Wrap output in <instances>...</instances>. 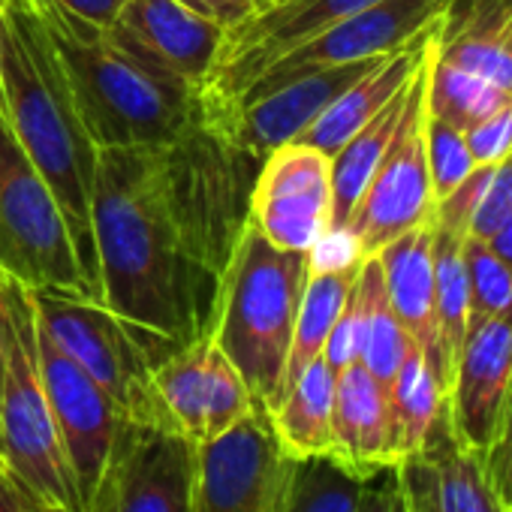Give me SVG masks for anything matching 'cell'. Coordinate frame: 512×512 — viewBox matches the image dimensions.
<instances>
[{
  "mask_svg": "<svg viewBox=\"0 0 512 512\" xmlns=\"http://www.w3.org/2000/svg\"><path fill=\"white\" fill-rule=\"evenodd\" d=\"M383 269L389 305L404 326L413 347L428 359L440 383L449 389V359L440 344L437 308H434V223L416 226L380 253H374Z\"/></svg>",
  "mask_w": 512,
  "mask_h": 512,
  "instance_id": "obj_21",
  "label": "cell"
},
{
  "mask_svg": "<svg viewBox=\"0 0 512 512\" xmlns=\"http://www.w3.org/2000/svg\"><path fill=\"white\" fill-rule=\"evenodd\" d=\"M160 148H100L91 199L100 299L121 320L187 347L214 329L220 278L178 235Z\"/></svg>",
  "mask_w": 512,
  "mask_h": 512,
  "instance_id": "obj_1",
  "label": "cell"
},
{
  "mask_svg": "<svg viewBox=\"0 0 512 512\" xmlns=\"http://www.w3.org/2000/svg\"><path fill=\"white\" fill-rule=\"evenodd\" d=\"M392 416V458L395 464L422 449L434 425L446 416V386L428 365V359L410 347L398 374L386 386Z\"/></svg>",
  "mask_w": 512,
  "mask_h": 512,
  "instance_id": "obj_28",
  "label": "cell"
},
{
  "mask_svg": "<svg viewBox=\"0 0 512 512\" xmlns=\"http://www.w3.org/2000/svg\"><path fill=\"white\" fill-rule=\"evenodd\" d=\"M434 308L440 344L452 368L470 326V284L461 253V235L440 226H434Z\"/></svg>",
  "mask_w": 512,
  "mask_h": 512,
  "instance_id": "obj_33",
  "label": "cell"
},
{
  "mask_svg": "<svg viewBox=\"0 0 512 512\" xmlns=\"http://www.w3.org/2000/svg\"><path fill=\"white\" fill-rule=\"evenodd\" d=\"M512 380V317H470L455 353L446 419L461 446L485 455Z\"/></svg>",
  "mask_w": 512,
  "mask_h": 512,
  "instance_id": "obj_17",
  "label": "cell"
},
{
  "mask_svg": "<svg viewBox=\"0 0 512 512\" xmlns=\"http://www.w3.org/2000/svg\"><path fill=\"white\" fill-rule=\"evenodd\" d=\"M40 329L112 398L136 425L172 428L154 389V371L181 347L145 332L103 302L76 293H34Z\"/></svg>",
  "mask_w": 512,
  "mask_h": 512,
  "instance_id": "obj_7",
  "label": "cell"
},
{
  "mask_svg": "<svg viewBox=\"0 0 512 512\" xmlns=\"http://www.w3.org/2000/svg\"><path fill=\"white\" fill-rule=\"evenodd\" d=\"M434 49H437V43H434ZM509 97L512 94H503L482 76L467 73V70L437 58V52H431L428 91H425V106H428L431 118L446 121L458 130H467L476 121L488 118L494 109H500Z\"/></svg>",
  "mask_w": 512,
  "mask_h": 512,
  "instance_id": "obj_31",
  "label": "cell"
},
{
  "mask_svg": "<svg viewBox=\"0 0 512 512\" xmlns=\"http://www.w3.org/2000/svg\"><path fill=\"white\" fill-rule=\"evenodd\" d=\"M7 371L0 389V467L37 512H85L37 359V308L4 275Z\"/></svg>",
  "mask_w": 512,
  "mask_h": 512,
  "instance_id": "obj_5",
  "label": "cell"
},
{
  "mask_svg": "<svg viewBox=\"0 0 512 512\" xmlns=\"http://www.w3.org/2000/svg\"><path fill=\"white\" fill-rule=\"evenodd\" d=\"M0 10H4L0 88H4L7 118L16 139L52 187L76 247L79 272L100 299V263L91 229L100 148L82 121L34 0H0Z\"/></svg>",
  "mask_w": 512,
  "mask_h": 512,
  "instance_id": "obj_2",
  "label": "cell"
},
{
  "mask_svg": "<svg viewBox=\"0 0 512 512\" xmlns=\"http://www.w3.org/2000/svg\"><path fill=\"white\" fill-rule=\"evenodd\" d=\"M413 82V79H410ZM407 91L410 85L392 97L362 130H356L344 145L341 151H335L329 157V172H332V220H329V232H347V223L371 181V175L377 172V166L383 163L395 133H398V124H401V115H404V106H407ZM326 232V235H329Z\"/></svg>",
  "mask_w": 512,
  "mask_h": 512,
  "instance_id": "obj_25",
  "label": "cell"
},
{
  "mask_svg": "<svg viewBox=\"0 0 512 512\" xmlns=\"http://www.w3.org/2000/svg\"><path fill=\"white\" fill-rule=\"evenodd\" d=\"M359 512H407L401 500L395 464H383L374 473H368Z\"/></svg>",
  "mask_w": 512,
  "mask_h": 512,
  "instance_id": "obj_38",
  "label": "cell"
},
{
  "mask_svg": "<svg viewBox=\"0 0 512 512\" xmlns=\"http://www.w3.org/2000/svg\"><path fill=\"white\" fill-rule=\"evenodd\" d=\"M0 272L34 293H76L97 299L79 272L64 211L16 139L4 100H0Z\"/></svg>",
  "mask_w": 512,
  "mask_h": 512,
  "instance_id": "obj_8",
  "label": "cell"
},
{
  "mask_svg": "<svg viewBox=\"0 0 512 512\" xmlns=\"http://www.w3.org/2000/svg\"><path fill=\"white\" fill-rule=\"evenodd\" d=\"M425 154H428L434 199L449 196L476 169L467 139H464V130H458L446 121H437L431 115L425 121Z\"/></svg>",
  "mask_w": 512,
  "mask_h": 512,
  "instance_id": "obj_35",
  "label": "cell"
},
{
  "mask_svg": "<svg viewBox=\"0 0 512 512\" xmlns=\"http://www.w3.org/2000/svg\"><path fill=\"white\" fill-rule=\"evenodd\" d=\"M181 4H187L193 13L214 22L223 31L238 28L256 13V0H181Z\"/></svg>",
  "mask_w": 512,
  "mask_h": 512,
  "instance_id": "obj_39",
  "label": "cell"
},
{
  "mask_svg": "<svg viewBox=\"0 0 512 512\" xmlns=\"http://www.w3.org/2000/svg\"><path fill=\"white\" fill-rule=\"evenodd\" d=\"M482 464H485V473H488L497 497L503 500V506H509L512 503V380H509V389H506V398H503V407L497 416L491 446L482 455Z\"/></svg>",
  "mask_w": 512,
  "mask_h": 512,
  "instance_id": "obj_37",
  "label": "cell"
},
{
  "mask_svg": "<svg viewBox=\"0 0 512 512\" xmlns=\"http://www.w3.org/2000/svg\"><path fill=\"white\" fill-rule=\"evenodd\" d=\"M0 61H4V10H0ZM0 100H4V88H0Z\"/></svg>",
  "mask_w": 512,
  "mask_h": 512,
  "instance_id": "obj_43",
  "label": "cell"
},
{
  "mask_svg": "<svg viewBox=\"0 0 512 512\" xmlns=\"http://www.w3.org/2000/svg\"><path fill=\"white\" fill-rule=\"evenodd\" d=\"M160 151L166 202L178 235L193 260L220 278L250 220L253 184L266 157L232 142L202 112Z\"/></svg>",
  "mask_w": 512,
  "mask_h": 512,
  "instance_id": "obj_6",
  "label": "cell"
},
{
  "mask_svg": "<svg viewBox=\"0 0 512 512\" xmlns=\"http://www.w3.org/2000/svg\"><path fill=\"white\" fill-rule=\"evenodd\" d=\"M332 452L362 473L395 464L389 392L362 362L338 374L332 407Z\"/></svg>",
  "mask_w": 512,
  "mask_h": 512,
  "instance_id": "obj_23",
  "label": "cell"
},
{
  "mask_svg": "<svg viewBox=\"0 0 512 512\" xmlns=\"http://www.w3.org/2000/svg\"><path fill=\"white\" fill-rule=\"evenodd\" d=\"M464 269L470 284V317H512V266L488 241L461 238Z\"/></svg>",
  "mask_w": 512,
  "mask_h": 512,
  "instance_id": "obj_34",
  "label": "cell"
},
{
  "mask_svg": "<svg viewBox=\"0 0 512 512\" xmlns=\"http://www.w3.org/2000/svg\"><path fill=\"white\" fill-rule=\"evenodd\" d=\"M464 139L476 166H494L512 157V97L500 109H494L488 118L467 127Z\"/></svg>",
  "mask_w": 512,
  "mask_h": 512,
  "instance_id": "obj_36",
  "label": "cell"
},
{
  "mask_svg": "<svg viewBox=\"0 0 512 512\" xmlns=\"http://www.w3.org/2000/svg\"><path fill=\"white\" fill-rule=\"evenodd\" d=\"M0 512H34V506L13 485V479L4 473V467H0Z\"/></svg>",
  "mask_w": 512,
  "mask_h": 512,
  "instance_id": "obj_41",
  "label": "cell"
},
{
  "mask_svg": "<svg viewBox=\"0 0 512 512\" xmlns=\"http://www.w3.org/2000/svg\"><path fill=\"white\" fill-rule=\"evenodd\" d=\"M455 7V0H380V4L326 28L323 34L311 37L308 43L287 52L281 61H275L260 79H256L226 112L238 109L241 103L260 97L272 85L323 67H341L356 61H371L380 55H389L401 46H407L422 31L443 22ZM226 112L214 115L223 118Z\"/></svg>",
  "mask_w": 512,
  "mask_h": 512,
  "instance_id": "obj_13",
  "label": "cell"
},
{
  "mask_svg": "<svg viewBox=\"0 0 512 512\" xmlns=\"http://www.w3.org/2000/svg\"><path fill=\"white\" fill-rule=\"evenodd\" d=\"M154 389L169 425L193 446L217 440L256 407L238 368L211 335L175 350L154 371Z\"/></svg>",
  "mask_w": 512,
  "mask_h": 512,
  "instance_id": "obj_14",
  "label": "cell"
},
{
  "mask_svg": "<svg viewBox=\"0 0 512 512\" xmlns=\"http://www.w3.org/2000/svg\"><path fill=\"white\" fill-rule=\"evenodd\" d=\"M7 371V305H4V272H0V389Z\"/></svg>",
  "mask_w": 512,
  "mask_h": 512,
  "instance_id": "obj_42",
  "label": "cell"
},
{
  "mask_svg": "<svg viewBox=\"0 0 512 512\" xmlns=\"http://www.w3.org/2000/svg\"><path fill=\"white\" fill-rule=\"evenodd\" d=\"M380 4V0H269L247 22L226 31L217 61L196 91L199 112H226L275 61L326 28Z\"/></svg>",
  "mask_w": 512,
  "mask_h": 512,
  "instance_id": "obj_10",
  "label": "cell"
},
{
  "mask_svg": "<svg viewBox=\"0 0 512 512\" xmlns=\"http://www.w3.org/2000/svg\"><path fill=\"white\" fill-rule=\"evenodd\" d=\"M338 374L317 356L284 398L269 410L272 431L290 458H311L332 452V407Z\"/></svg>",
  "mask_w": 512,
  "mask_h": 512,
  "instance_id": "obj_24",
  "label": "cell"
},
{
  "mask_svg": "<svg viewBox=\"0 0 512 512\" xmlns=\"http://www.w3.org/2000/svg\"><path fill=\"white\" fill-rule=\"evenodd\" d=\"M85 512H196V446L175 428L124 422Z\"/></svg>",
  "mask_w": 512,
  "mask_h": 512,
  "instance_id": "obj_12",
  "label": "cell"
},
{
  "mask_svg": "<svg viewBox=\"0 0 512 512\" xmlns=\"http://www.w3.org/2000/svg\"><path fill=\"white\" fill-rule=\"evenodd\" d=\"M512 214V157L476 166L449 196L434 205V226L488 241Z\"/></svg>",
  "mask_w": 512,
  "mask_h": 512,
  "instance_id": "obj_30",
  "label": "cell"
},
{
  "mask_svg": "<svg viewBox=\"0 0 512 512\" xmlns=\"http://www.w3.org/2000/svg\"><path fill=\"white\" fill-rule=\"evenodd\" d=\"M332 172L329 157L287 142L275 148L256 175L250 196V223L275 247L311 253L329 232Z\"/></svg>",
  "mask_w": 512,
  "mask_h": 512,
  "instance_id": "obj_15",
  "label": "cell"
},
{
  "mask_svg": "<svg viewBox=\"0 0 512 512\" xmlns=\"http://www.w3.org/2000/svg\"><path fill=\"white\" fill-rule=\"evenodd\" d=\"M380 58L296 73V76L272 85L260 97H253V100L241 103L238 109L226 112L223 118H205V115L202 118L211 121L214 127H220L241 148L260 154V157H269L275 148L293 142L350 82H356Z\"/></svg>",
  "mask_w": 512,
  "mask_h": 512,
  "instance_id": "obj_18",
  "label": "cell"
},
{
  "mask_svg": "<svg viewBox=\"0 0 512 512\" xmlns=\"http://www.w3.org/2000/svg\"><path fill=\"white\" fill-rule=\"evenodd\" d=\"M311 253L275 247L250 220L220 275L211 338L238 368L260 410H272L284 383Z\"/></svg>",
  "mask_w": 512,
  "mask_h": 512,
  "instance_id": "obj_4",
  "label": "cell"
},
{
  "mask_svg": "<svg viewBox=\"0 0 512 512\" xmlns=\"http://www.w3.org/2000/svg\"><path fill=\"white\" fill-rule=\"evenodd\" d=\"M37 359L85 506L106 470V461L127 419L118 413L112 398L40 329V323H37Z\"/></svg>",
  "mask_w": 512,
  "mask_h": 512,
  "instance_id": "obj_16",
  "label": "cell"
},
{
  "mask_svg": "<svg viewBox=\"0 0 512 512\" xmlns=\"http://www.w3.org/2000/svg\"><path fill=\"white\" fill-rule=\"evenodd\" d=\"M293 464L253 407L235 428L196 446V512H290Z\"/></svg>",
  "mask_w": 512,
  "mask_h": 512,
  "instance_id": "obj_11",
  "label": "cell"
},
{
  "mask_svg": "<svg viewBox=\"0 0 512 512\" xmlns=\"http://www.w3.org/2000/svg\"><path fill=\"white\" fill-rule=\"evenodd\" d=\"M112 28L193 91L208 79L226 37L223 28L202 19L181 0H127Z\"/></svg>",
  "mask_w": 512,
  "mask_h": 512,
  "instance_id": "obj_20",
  "label": "cell"
},
{
  "mask_svg": "<svg viewBox=\"0 0 512 512\" xmlns=\"http://www.w3.org/2000/svg\"><path fill=\"white\" fill-rule=\"evenodd\" d=\"M359 266L362 263L341 266V269H314L311 266L305 290H302L299 314H296L293 344H290V356H287V368H284V383H281L278 401L296 383V377L317 356H323V347H326L329 332L335 329V323H338V317H341V311L347 305V296L353 290Z\"/></svg>",
  "mask_w": 512,
  "mask_h": 512,
  "instance_id": "obj_27",
  "label": "cell"
},
{
  "mask_svg": "<svg viewBox=\"0 0 512 512\" xmlns=\"http://www.w3.org/2000/svg\"><path fill=\"white\" fill-rule=\"evenodd\" d=\"M395 473L407 512H506L482 455L455 440L446 416L434 425L422 449L395 464Z\"/></svg>",
  "mask_w": 512,
  "mask_h": 512,
  "instance_id": "obj_19",
  "label": "cell"
},
{
  "mask_svg": "<svg viewBox=\"0 0 512 512\" xmlns=\"http://www.w3.org/2000/svg\"><path fill=\"white\" fill-rule=\"evenodd\" d=\"M440 25L443 22H437L434 28L422 31L407 46L383 55L356 82H350L293 142L308 145V148H314V151H320L326 157L341 151V145L356 130H362L392 97H398L410 85V79L416 76V70L422 67L425 55L434 46V40L440 34Z\"/></svg>",
  "mask_w": 512,
  "mask_h": 512,
  "instance_id": "obj_22",
  "label": "cell"
},
{
  "mask_svg": "<svg viewBox=\"0 0 512 512\" xmlns=\"http://www.w3.org/2000/svg\"><path fill=\"white\" fill-rule=\"evenodd\" d=\"M55 4H61L82 22H91L97 28H112L127 0H55Z\"/></svg>",
  "mask_w": 512,
  "mask_h": 512,
  "instance_id": "obj_40",
  "label": "cell"
},
{
  "mask_svg": "<svg viewBox=\"0 0 512 512\" xmlns=\"http://www.w3.org/2000/svg\"><path fill=\"white\" fill-rule=\"evenodd\" d=\"M34 512H37V509H34Z\"/></svg>",
  "mask_w": 512,
  "mask_h": 512,
  "instance_id": "obj_46",
  "label": "cell"
},
{
  "mask_svg": "<svg viewBox=\"0 0 512 512\" xmlns=\"http://www.w3.org/2000/svg\"><path fill=\"white\" fill-rule=\"evenodd\" d=\"M431 52H434V46H431ZM431 52L425 55L422 67L416 70V76L410 82L398 133H395L383 163L371 175V181L347 223V232L353 235L362 256H374L398 235H404L416 226L434 223L437 199H434L428 154H425V121H428L425 91H428Z\"/></svg>",
  "mask_w": 512,
  "mask_h": 512,
  "instance_id": "obj_9",
  "label": "cell"
},
{
  "mask_svg": "<svg viewBox=\"0 0 512 512\" xmlns=\"http://www.w3.org/2000/svg\"><path fill=\"white\" fill-rule=\"evenodd\" d=\"M269 4V0H256V10H260V7H266Z\"/></svg>",
  "mask_w": 512,
  "mask_h": 512,
  "instance_id": "obj_44",
  "label": "cell"
},
{
  "mask_svg": "<svg viewBox=\"0 0 512 512\" xmlns=\"http://www.w3.org/2000/svg\"><path fill=\"white\" fill-rule=\"evenodd\" d=\"M437 58L482 76L503 94H512V0H494L464 25L443 19Z\"/></svg>",
  "mask_w": 512,
  "mask_h": 512,
  "instance_id": "obj_26",
  "label": "cell"
},
{
  "mask_svg": "<svg viewBox=\"0 0 512 512\" xmlns=\"http://www.w3.org/2000/svg\"><path fill=\"white\" fill-rule=\"evenodd\" d=\"M368 473L350 467L335 452L296 458L290 512H359Z\"/></svg>",
  "mask_w": 512,
  "mask_h": 512,
  "instance_id": "obj_32",
  "label": "cell"
},
{
  "mask_svg": "<svg viewBox=\"0 0 512 512\" xmlns=\"http://www.w3.org/2000/svg\"><path fill=\"white\" fill-rule=\"evenodd\" d=\"M34 7L97 148L172 145L196 121V91L154 64L118 28L82 22L55 0H34Z\"/></svg>",
  "mask_w": 512,
  "mask_h": 512,
  "instance_id": "obj_3",
  "label": "cell"
},
{
  "mask_svg": "<svg viewBox=\"0 0 512 512\" xmlns=\"http://www.w3.org/2000/svg\"><path fill=\"white\" fill-rule=\"evenodd\" d=\"M353 299L359 308V332H362L359 362L383 386H389L392 377L398 374L404 356L410 353L413 341L407 338L404 326L398 323V317L389 305L383 269H380L377 256H365L362 260L359 275L353 281Z\"/></svg>",
  "mask_w": 512,
  "mask_h": 512,
  "instance_id": "obj_29",
  "label": "cell"
},
{
  "mask_svg": "<svg viewBox=\"0 0 512 512\" xmlns=\"http://www.w3.org/2000/svg\"><path fill=\"white\" fill-rule=\"evenodd\" d=\"M506 512H512V503H509V506H506Z\"/></svg>",
  "mask_w": 512,
  "mask_h": 512,
  "instance_id": "obj_45",
  "label": "cell"
}]
</instances>
